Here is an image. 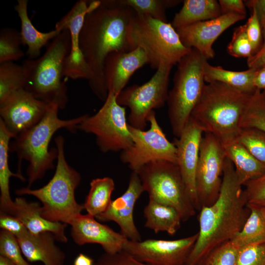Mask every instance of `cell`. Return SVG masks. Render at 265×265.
<instances>
[{
    "instance_id": "1",
    "label": "cell",
    "mask_w": 265,
    "mask_h": 265,
    "mask_svg": "<svg viewBox=\"0 0 265 265\" xmlns=\"http://www.w3.org/2000/svg\"><path fill=\"white\" fill-rule=\"evenodd\" d=\"M134 11L116 0H101L88 12L80 35V47L92 74L88 81L93 93L105 101L108 95L104 66L113 52L129 51L128 31Z\"/></svg>"
},
{
    "instance_id": "2",
    "label": "cell",
    "mask_w": 265,
    "mask_h": 265,
    "mask_svg": "<svg viewBox=\"0 0 265 265\" xmlns=\"http://www.w3.org/2000/svg\"><path fill=\"white\" fill-rule=\"evenodd\" d=\"M219 194L211 205L200 210L198 237L184 265H198L213 249L233 239L240 231L250 210L234 166L226 158Z\"/></svg>"
},
{
    "instance_id": "3",
    "label": "cell",
    "mask_w": 265,
    "mask_h": 265,
    "mask_svg": "<svg viewBox=\"0 0 265 265\" xmlns=\"http://www.w3.org/2000/svg\"><path fill=\"white\" fill-rule=\"evenodd\" d=\"M219 82L205 84L190 120L221 142L237 137L251 95Z\"/></svg>"
},
{
    "instance_id": "4",
    "label": "cell",
    "mask_w": 265,
    "mask_h": 265,
    "mask_svg": "<svg viewBox=\"0 0 265 265\" xmlns=\"http://www.w3.org/2000/svg\"><path fill=\"white\" fill-rule=\"evenodd\" d=\"M59 108L54 104H49L47 112L36 125L16 136L9 145V151L15 152L18 158V170L21 172V163L24 159L29 163L26 173L28 187L36 181L42 179L46 172L54 168V161L57 159V149H49L50 141L59 129L65 128L71 132L77 130L78 125L86 115L69 120L59 118Z\"/></svg>"
},
{
    "instance_id": "5",
    "label": "cell",
    "mask_w": 265,
    "mask_h": 265,
    "mask_svg": "<svg viewBox=\"0 0 265 265\" xmlns=\"http://www.w3.org/2000/svg\"><path fill=\"white\" fill-rule=\"evenodd\" d=\"M58 151L55 173L50 181L38 189L30 187L17 189L19 196L32 195L42 203L41 215L52 222L69 224L84 210L83 204L78 203L75 192L81 181L80 174L67 163L64 155V139L61 135L54 138Z\"/></svg>"
},
{
    "instance_id": "6",
    "label": "cell",
    "mask_w": 265,
    "mask_h": 265,
    "mask_svg": "<svg viewBox=\"0 0 265 265\" xmlns=\"http://www.w3.org/2000/svg\"><path fill=\"white\" fill-rule=\"evenodd\" d=\"M71 47L68 29L62 30L47 45L44 53L35 59L25 60L26 74L25 89L38 100L65 108L68 99L67 87L62 81L65 59Z\"/></svg>"
},
{
    "instance_id": "7",
    "label": "cell",
    "mask_w": 265,
    "mask_h": 265,
    "mask_svg": "<svg viewBox=\"0 0 265 265\" xmlns=\"http://www.w3.org/2000/svg\"><path fill=\"white\" fill-rule=\"evenodd\" d=\"M128 42L130 51L142 49L156 69L161 64H177L191 49L184 45L171 23L135 13L129 26Z\"/></svg>"
},
{
    "instance_id": "8",
    "label": "cell",
    "mask_w": 265,
    "mask_h": 265,
    "mask_svg": "<svg viewBox=\"0 0 265 265\" xmlns=\"http://www.w3.org/2000/svg\"><path fill=\"white\" fill-rule=\"evenodd\" d=\"M208 60L192 48L177 63L173 85L166 103L172 133L179 137L188 123L191 112L205 85L204 65Z\"/></svg>"
},
{
    "instance_id": "9",
    "label": "cell",
    "mask_w": 265,
    "mask_h": 265,
    "mask_svg": "<svg viewBox=\"0 0 265 265\" xmlns=\"http://www.w3.org/2000/svg\"><path fill=\"white\" fill-rule=\"evenodd\" d=\"M137 173L149 199L175 208L182 222L195 215L196 210L177 164L156 160L144 165Z\"/></svg>"
},
{
    "instance_id": "10",
    "label": "cell",
    "mask_w": 265,
    "mask_h": 265,
    "mask_svg": "<svg viewBox=\"0 0 265 265\" xmlns=\"http://www.w3.org/2000/svg\"><path fill=\"white\" fill-rule=\"evenodd\" d=\"M77 129L94 134L103 153L121 152L132 143L125 107L118 104L116 96L110 92L98 111L92 116L86 115Z\"/></svg>"
},
{
    "instance_id": "11",
    "label": "cell",
    "mask_w": 265,
    "mask_h": 265,
    "mask_svg": "<svg viewBox=\"0 0 265 265\" xmlns=\"http://www.w3.org/2000/svg\"><path fill=\"white\" fill-rule=\"evenodd\" d=\"M172 67L161 64L148 81L124 89L116 96L118 104L130 109L127 121L130 126L144 130L149 114L166 103Z\"/></svg>"
},
{
    "instance_id": "12",
    "label": "cell",
    "mask_w": 265,
    "mask_h": 265,
    "mask_svg": "<svg viewBox=\"0 0 265 265\" xmlns=\"http://www.w3.org/2000/svg\"><path fill=\"white\" fill-rule=\"evenodd\" d=\"M150 128L147 131L135 129L129 125L132 143L121 152L120 160L137 172L151 162L165 160L177 164V149L166 138L159 125L154 110L147 117Z\"/></svg>"
},
{
    "instance_id": "13",
    "label": "cell",
    "mask_w": 265,
    "mask_h": 265,
    "mask_svg": "<svg viewBox=\"0 0 265 265\" xmlns=\"http://www.w3.org/2000/svg\"><path fill=\"white\" fill-rule=\"evenodd\" d=\"M226 154L221 141L210 133L202 137L196 173L200 209L212 204L220 193Z\"/></svg>"
},
{
    "instance_id": "14",
    "label": "cell",
    "mask_w": 265,
    "mask_h": 265,
    "mask_svg": "<svg viewBox=\"0 0 265 265\" xmlns=\"http://www.w3.org/2000/svg\"><path fill=\"white\" fill-rule=\"evenodd\" d=\"M198 233L175 240L127 239L123 250L147 265H184Z\"/></svg>"
},
{
    "instance_id": "15",
    "label": "cell",
    "mask_w": 265,
    "mask_h": 265,
    "mask_svg": "<svg viewBox=\"0 0 265 265\" xmlns=\"http://www.w3.org/2000/svg\"><path fill=\"white\" fill-rule=\"evenodd\" d=\"M97 0L77 1L69 12L55 25L54 29L62 31L68 29L70 33L71 47L63 69V77L74 80L89 81L92 74L80 47V35L87 14L99 5Z\"/></svg>"
},
{
    "instance_id": "16",
    "label": "cell",
    "mask_w": 265,
    "mask_h": 265,
    "mask_svg": "<svg viewBox=\"0 0 265 265\" xmlns=\"http://www.w3.org/2000/svg\"><path fill=\"white\" fill-rule=\"evenodd\" d=\"M49 105L25 89H21L0 104V119L15 138L39 122Z\"/></svg>"
},
{
    "instance_id": "17",
    "label": "cell",
    "mask_w": 265,
    "mask_h": 265,
    "mask_svg": "<svg viewBox=\"0 0 265 265\" xmlns=\"http://www.w3.org/2000/svg\"><path fill=\"white\" fill-rule=\"evenodd\" d=\"M245 17L237 14L221 15L176 30L184 46L196 49L208 60L214 57L212 45L217 38L230 26Z\"/></svg>"
},
{
    "instance_id": "18",
    "label": "cell",
    "mask_w": 265,
    "mask_h": 265,
    "mask_svg": "<svg viewBox=\"0 0 265 265\" xmlns=\"http://www.w3.org/2000/svg\"><path fill=\"white\" fill-rule=\"evenodd\" d=\"M144 192L138 173L132 171L125 192L112 201L107 209L95 217L102 222L113 221L119 227L120 233L128 239L141 241V237L133 219V210L137 200Z\"/></svg>"
},
{
    "instance_id": "19",
    "label": "cell",
    "mask_w": 265,
    "mask_h": 265,
    "mask_svg": "<svg viewBox=\"0 0 265 265\" xmlns=\"http://www.w3.org/2000/svg\"><path fill=\"white\" fill-rule=\"evenodd\" d=\"M203 132L195 123L189 120L173 143L177 149V164L196 211L200 210L196 189V173Z\"/></svg>"
},
{
    "instance_id": "20",
    "label": "cell",
    "mask_w": 265,
    "mask_h": 265,
    "mask_svg": "<svg viewBox=\"0 0 265 265\" xmlns=\"http://www.w3.org/2000/svg\"><path fill=\"white\" fill-rule=\"evenodd\" d=\"M71 236L76 244L81 246L95 243L100 245L106 253L114 254L123 250L128 239L109 226L102 224L88 214H80L70 223Z\"/></svg>"
},
{
    "instance_id": "21",
    "label": "cell",
    "mask_w": 265,
    "mask_h": 265,
    "mask_svg": "<svg viewBox=\"0 0 265 265\" xmlns=\"http://www.w3.org/2000/svg\"><path fill=\"white\" fill-rule=\"evenodd\" d=\"M149 61L146 53L137 48L127 52H113L106 56L104 66L106 85L116 96L124 89L131 76Z\"/></svg>"
},
{
    "instance_id": "22",
    "label": "cell",
    "mask_w": 265,
    "mask_h": 265,
    "mask_svg": "<svg viewBox=\"0 0 265 265\" xmlns=\"http://www.w3.org/2000/svg\"><path fill=\"white\" fill-rule=\"evenodd\" d=\"M24 256L29 262H41L44 265H64V252L56 245L51 232L32 234L28 231L16 237Z\"/></svg>"
},
{
    "instance_id": "23",
    "label": "cell",
    "mask_w": 265,
    "mask_h": 265,
    "mask_svg": "<svg viewBox=\"0 0 265 265\" xmlns=\"http://www.w3.org/2000/svg\"><path fill=\"white\" fill-rule=\"evenodd\" d=\"M14 201L12 215L18 218L30 233L36 235L51 232L57 241L63 243L68 241L65 231L68 224L44 218L41 214V206L37 202H28L22 197H16Z\"/></svg>"
},
{
    "instance_id": "24",
    "label": "cell",
    "mask_w": 265,
    "mask_h": 265,
    "mask_svg": "<svg viewBox=\"0 0 265 265\" xmlns=\"http://www.w3.org/2000/svg\"><path fill=\"white\" fill-rule=\"evenodd\" d=\"M221 143L242 186L265 173V165L256 159L237 138Z\"/></svg>"
},
{
    "instance_id": "25",
    "label": "cell",
    "mask_w": 265,
    "mask_h": 265,
    "mask_svg": "<svg viewBox=\"0 0 265 265\" xmlns=\"http://www.w3.org/2000/svg\"><path fill=\"white\" fill-rule=\"evenodd\" d=\"M27 0H18L14 8L21 22L20 31L23 45L27 47L26 54L29 59L39 57L41 50L50 41L52 40L61 31L53 29L48 32L37 30L32 25L27 13Z\"/></svg>"
},
{
    "instance_id": "26",
    "label": "cell",
    "mask_w": 265,
    "mask_h": 265,
    "mask_svg": "<svg viewBox=\"0 0 265 265\" xmlns=\"http://www.w3.org/2000/svg\"><path fill=\"white\" fill-rule=\"evenodd\" d=\"M11 138H13V135L0 119V212L12 215L14 201L12 200L10 194V178L16 177L22 182H25L26 178L21 173H13L9 169L8 158Z\"/></svg>"
},
{
    "instance_id": "27",
    "label": "cell",
    "mask_w": 265,
    "mask_h": 265,
    "mask_svg": "<svg viewBox=\"0 0 265 265\" xmlns=\"http://www.w3.org/2000/svg\"><path fill=\"white\" fill-rule=\"evenodd\" d=\"M143 215L146 219L144 226L155 233L165 232L173 235L180 229L182 222L175 208L151 199L144 209Z\"/></svg>"
},
{
    "instance_id": "28",
    "label": "cell",
    "mask_w": 265,
    "mask_h": 265,
    "mask_svg": "<svg viewBox=\"0 0 265 265\" xmlns=\"http://www.w3.org/2000/svg\"><path fill=\"white\" fill-rule=\"evenodd\" d=\"M182 2L181 9L171 23L176 29L221 15L216 0H185Z\"/></svg>"
},
{
    "instance_id": "29",
    "label": "cell",
    "mask_w": 265,
    "mask_h": 265,
    "mask_svg": "<svg viewBox=\"0 0 265 265\" xmlns=\"http://www.w3.org/2000/svg\"><path fill=\"white\" fill-rule=\"evenodd\" d=\"M256 69L248 68L242 71L226 70L221 66L211 65L208 60L204 65L203 74L205 82H219L242 92L253 94L256 88L253 77Z\"/></svg>"
},
{
    "instance_id": "30",
    "label": "cell",
    "mask_w": 265,
    "mask_h": 265,
    "mask_svg": "<svg viewBox=\"0 0 265 265\" xmlns=\"http://www.w3.org/2000/svg\"><path fill=\"white\" fill-rule=\"evenodd\" d=\"M115 188L113 179L106 177L94 179L83 204L87 213L96 217L105 212L110 205L111 195Z\"/></svg>"
},
{
    "instance_id": "31",
    "label": "cell",
    "mask_w": 265,
    "mask_h": 265,
    "mask_svg": "<svg viewBox=\"0 0 265 265\" xmlns=\"http://www.w3.org/2000/svg\"><path fill=\"white\" fill-rule=\"evenodd\" d=\"M248 205L250 214L240 231L232 239L239 247L265 241V214L262 207Z\"/></svg>"
},
{
    "instance_id": "32",
    "label": "cell",
    "mask_w": 265,
    "mask_h": 265,
    "mask_svg": "<svg viewBox=\"0 0 265 265\" xmlns=\"http://www.w3.org/2000/svg\"><path fill=\"white\" fill-rule=\"evenodd\" d=\"M26 74L25 67L13 61L0 63V104L14 93L25 89Z\"/></svg>"
},
{
    "instance_id": "33",
    "label": "cell",
    "mask_w": 265,
    "mask_h": 265,
    "mask_svg": "<svg viewBox=\"0 0 265 265\" xmlns=\"http://www.w3.org/2000/svg\"><path fill=\"white\" fill-rule=\"evenodd\" d=\"M120 4L129 7L136 14L148 15L167 22L166 10L176 6L180 0H116Z\"/></svg>"
},
{
    "instance_id": "34",
    "label": "cell",
    "mask_w": 265,
    "mask_h": 265,
    "mask_svg": "<svg viewBox=\"0 0 265 265\" xmlns=\"http://www.w3.org/2000/svg\"><path fill=\"white\" fill-rule=\"evenodd\" d=\"M240 128H255L265 132V99L262 91L256 90L244 109Z\"/></svg>"
},
{
    "instance_id": "35",
    "label": "cell",
    "mask_w": 265,
    "mask_h": 265,
    "mask_svg": "<svg viewBox=\"0 0 265 265\" xmlns=\"http://www.w3.org/2000/svg\"><path fill=\"white\" fill-rule=\"evenodd\" d=\"M22 45L20 32L10 27L0 31V63L18 60L25 53L20 47Z\"/></svg>"
},
{
    "instance_id": "36",
    "label": "cell",
    "mask_w": 265,
    "mask_h": 265,
    "mask_svg": "<svg viewBox=\"0 0 265 265\" xmlns=\"http://www.w3.org/2000/svg\"><path fill=\"white\" fill-rule=\"evenodd\" d=\"M236 138L256 159L265 165V132L255 128H241Z\"/></svg>"
},
{
    "instance_id": "37",
    "label": "cell",
    "mask_w": 265,
    "mask_h": 265,
    "mask_svg": "<svg viewBox=\"0 0 265 265\" xmlns=\"http://www.w3.org/2000/svg\"><path fill=\"white\" fill-rule=\"evenodd\" d=\"M240 247L232 240L211 250L198 265H237Z\"/></svg>"
},
{
    "instance_id": "38",
    "label": "cell",
    "mask_w": 265,
    "mask_h": 265,
    "mask_svg": "<svg viewBox=\"0 0 265 265\" xmlns=\"http://www.w3.org/2000/svg\"><path fill=\"white\" fill-rule=\"evenodd\" d=\"M0 255L6 258L15 265H32L24 258L17 238L2 230L0 232Z\"/></svg>"
},
{
    "instance_id": "39",
    "label": "cell",
    "mask_w": 265,
    "mask_h": 265,
    "mask_svg": "<svg viewBox=\"0 0 265 265\" xmlns=\"http://www.w3.org/2000/svg\"><path fill=\"white\" fill-rule=\"evenodd\" d=\"M227 51L237 58H249L253 55L252 46L247 37L245 24L236 28L232 38L227 46Z\"/></svg>"
},
{
    "instance_id": "40",
    "label": "cell",
    "mask_w": 265,
    "mask_h": 265,
    "mask_svg": "<svg viewBox=\"0 0 265 265\" xmlns=\"http://www.w3.org/2000/svg\"><path fill=\"white\" fill-rule=\"evenodd\" d=\"M237 265H265V241L241 247Z\"/></svg>"
},
{
    "instance_id": "41",
    "label": "cell",
    "mask_w": 265,
    "mask_h": 265,
    "mask_svg": "<svg viewBox=\"0 0 265 265\" xmlns=\"http://www.w3.org/2000/svg\"><path fill=\"white\" fill-rule=\"evenodd\" d=\"M244 186L248 205L265 207V173L247 182Z\"/></svg>"
},
{
    "instance_id": "42",
    "label": "cell",
    "mask_w": 265,
    "mask_h": 265,
    "mask_svg": "<svg viewBox=\"0 0 265 265\" xmlns=\"http://www.w3.org/2000/svg\"><path fill=\"white\" fill-rule=\"evenodd\" d=\"M250 16L245 24L246 32L252 46L253 55L261 49L263 42L262 28L255 9H251Z\"/></svg>"
},
{
    "instance_id": "43",
    "label": "cell",
    "mask_w": 265,
    "mask_h": 265,
    "mask_svg": "<svg viewBox=\"0 0 265 265\" xmlns=\"http://www.w3.org/2000/svg\"><path fill=\"white\" fill-rule=\"evenodd\" d=\"M94 265H147L122 250L114 254L105 253L101 255Z\"/></svg>"
},
{
    "instance_id": "44",
    "label": "cell",
    "mask_w": 265,
    "mask_h": 265,
    "mask_svg": "<svg viewBox=\"0 0 265 265\" xmlns=\"http://www.w3.org/2000/svg\"><path fill=\"white\" fill-rule=\"evenodd\" d=\"M0 227L16 237L28 231L18 218L1 212H0Z\"/></svg>"
},
{
    "instance_id": "45",
    "label": "cell",
    "mask_w": 265,
    "mask_h": 265,
    "mask_svg": "<svg viewBox=\"0 0 265 265\" xmlns=\"http://www.w3.org/2000/svg\"><path fill=\"white\" fill-rule=\"evenodd\" d=\"M218 3L221 15L237 14L246 17V9L244 0H219Z\"/></svg>"
},
{
    "instance_id": "46",
    "label": "cell",
    "mask_w": 265,
    "mask_h": 265,
    "mask_svg": "<svg viewBox=\"0 0 265 265\" xmlns=\"http://www.w3.org/2000/svg\"><path fill=\"white\" fill-rule=\"evenodd\" d=\"M263 32V42L260 50L247 59L248 68L257 69L265 65V20L260 21Z\"/></svg>"
},
{
    "instance_id": "47",
    "label": "cell",
    "mask_w": 265,
    "mask_h": 265,
    "mask_svg": "<svg viewBox=\"0 0 265 265\" xmlns=\"http://www.w3.org/2000/svg\"><path fill=\"white\" fill-rule=\"evenodd\" d=\"M244 2L249 9H255L260 21L265 20V0H247Z\"/></svg>"
},
{
    "instance_id": "48",
    "label": "cell",
    "mask_w": 265,
    "mask_h": 265,
    "mask_svg": "<svg viewBox=\"0 0 265 265\" xmlns=\"http://www.w3.org/2000/svg\"><path fill=\"white\" fill-rule=\"evenodd\" d=\"M253 85L256 89H265V65L257 69L253 77Z\"/></svg>"
},
{
    "instance_id": "49",
    "label": "cell",
    "mask_w": 265,
    "mask_h": 265,
    "mask_svg": "<svg viewBox=\"0 0 265 265\" xmlns=\"http://www.w3.org/2000/svg\"><path fill=\"white\" fill-rule=\"evenodd\" d=\"M94 261L90 257L80 253L75 258L74 265H94Z\"/></svg>"
},
{
    "instance_id": "50",
    "label": "cell",
    "mask_w": 265,
    "mask_h": 265,
    "mask_svg": "<svg viewBox=\"0 0 265 265\" xmlns=\"http://www.w3.org/2000/svg\"><path fill=\"white\" fill-rule=\"evenodd\" d=\"M0 265H15L6 258L0 255Z\"/></svg>"
},
{
    "instance_id": "51",
    "label": "cell",
    "mask_w": 265,
    "mask_h": 265,
    "mask_svg": "<svg viewBox=\"0 0 265 265\" xmlns=\"http://www.w3.org/2000/svg\"><path fill=\"white\" fill-rule=\"evenodd\" d=\"M262 92H263V95H264V98H265V89L264 90H263V91H262Z\"/></svg>"
},
{
    "instance_id": "52",
    "label": "cell",
    "mask_w": 265,
    "mask_h": 265,
    "mask_svg": "<svg viewBox=\"0 0 265 265\" xmlns=\"http://www.w3.org/2000/svg\"><path fill=\"white\" fill-rule=\"evenodd\" d=\"M262 209H263V211L265 214V207H262Z\"/></svg>"
}]
</instances>
